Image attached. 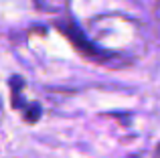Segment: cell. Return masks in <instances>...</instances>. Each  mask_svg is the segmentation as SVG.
I'll return each instance as SVG.
<instances>
[{"label": "cell", "mask_w": 160, "mask_h": 158, "mask_svg": "<svg viewBox=\"0 0 160 158\" xmlns=\"http://www.w3.org/2000/svg\"><path fill=\"white\" fill-rule=\"evenodd\" d=\"M2 118H4V107H2V101H0V122H2Z\"/></svg>", "instance_id": "3957f363"}, {"label": "cell", "mask_w": 160, "mask_h": 158, "mask_svg": "<svg viewBox=\"0 0 160 158\" xmlns=\"http://www.w3.org/2000/svg\"><path fill=\"white\" fill-rule=\"evenodd\" d=\"M12 85V103L16 107H24V99H22V79L20 77H12L10 79Z\"/></svg>", "instance_id": "6da1fadb"}, {"label": "cell", "mask_w": 160, "mask_h": 158, "mask_svg": "<svg viewBox=\"0 0 160 158\" xmlns=\"http://www.w3.org/2000/svg\"><path fill=\"white\" fill-rule=\"evenodd\" d=\"M41 111H43V110H41L39 103H32V106L28 107L27 111H24V120H27V122H31V124L37 122V120L41 118Z\"/></svg>", "instance_id": "7a4b0ae2"}]
</instances>
